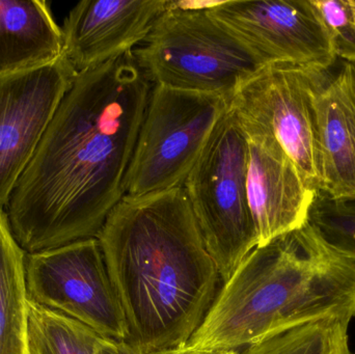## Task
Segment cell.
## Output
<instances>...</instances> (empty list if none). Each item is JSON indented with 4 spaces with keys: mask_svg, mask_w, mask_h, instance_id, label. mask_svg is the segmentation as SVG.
I'll return each instance as SVG.
<instances>
[{
    "mask_svg": "<svg viewBox=\"0 0 355 354\" xmlns=\"http://www.w3.org/2000/svg\"><path fill=\"white\" fill-rule=\"evenodd\" d=\"M152 87L133 51L77 73L6 206L25 253L97 238L126 195Z\"/></svg>",
    "mask_w": 355,
    "mask_h": 354,
    "instance_id": "1",
    "label": "cell"
},
{
    "mask_svg": "<svg viewBox=\"0 0 355 354\" xmlns=\"http://www.w3.org/2000/svg\"><path fill=\"white\" fill-rule=\"evenodd\" d=\"M97 239L124 313L125 342L141 354L184 348L221 281L183 186L125 195Z\"/></svg>",
    "mask_w": 355,
    "mask_h": 354,
    "instance_id": "2",
    "label": "cell"
},
{
    "mask_svg": "<svg viewBox=\"0 0 355 354\" xmlns=\"http://www.w3.org/2000/svg\"><path fill=\"white\" fill-rule=\"evenodd\" d=\"M354 317L355 262L306 224L242 260L185 348L238 351L294 326Z\"/></svg>",
    "mask_w": 355,
    "mask_h": 354,
    "instance_id": "3",
    "label": "cell"
},
{
    "mask_svg": "<svg viewBox=\"0 0 355 354\" xmlns=\"http://www.w3.org/2000/svg\"><path fill=\"white\" fill-rule=\"evenodd\" d=\"M133 54L152 85L229 100L267 67L206 6L175 1Z\"/></svg>",
    "mask_w": 355,
    "mask_h": 354,
    "instance_id": "4",
    "label": "cell"
},
{
    "mask_svg": "<svg viewBox=\"0 0 355 354\" xmlns=\"http://www.w3.org/2000/svg\"><path fill=\"white\" fill-rule=\"evenodd\" d=\"M248 136L229 107L183 184L221 284L258 247L248 202Z\"/></svg>",
    "mask_w": 355,
    "mask_h": 354,
    "instance_id": "5",
    "label": "cell"
},
{
    "mask_svg": "<svg viewBox=\"0 0 355 354\" xmlns=\"http://www.w3.org/2000/svg\"><path fill=\"white\" fill-rule=\"evenodd\" d=\"M230 102L153 85L125 181L126 195L183 186Z\"/></svg>",
    "mask_w": 355,
    "mask_h": 354,
    "instance_id": "6",
    "label": "cell"
},
{
    "mask_svg": "<svg viewBox=\"0 0 355 354\" xmlns=\"http://www.w3.org/2000/svg\"><path fill=\"white\" fill-rule=\"evenodd\" d=\"M31 301L69 316L110 340L125 342L124 313L97 238L25 253Z\"/></svg>",
    "mask_w": 355,
    "mask_h": 354,
    "instance_id": "7",
    "label": "cell"
},
{
    "mask_svg": "<svg viewBox=\"0 0 355 354\" xmlns=\"http://www.w3.org/2000/svg\"><path fill=\"white\" fill-rule=\"evenodd\" d=\"M329 78V70L272 64L254 75L230 102L240 120L266 129L277 139L317 191L314 101Z\"/></svg>",
    "mask_w": 355,
    "mask_h": 354,
    "instance_id": "8",
    "label": "cell"
},
{
    "mask_svg": "<svg viewBox=\"0 0 355 354\" xmlns=\"http://www.w3.org/2000/svg\"><path fill=\"white\" fill-rule=\"evenodd\" d=\"M266 66L329 70L337 55L312 0H232L206 6Z\"/></svg>",
    "mask_w": 355,
    "mask_h": 354,
    "instance_id": "9",
    "label": "cell"
},
{
    "mask_svg": "<svg viewBox=\"0 0 355 354\" xmlns=\"http://www.w3.org/2000/svg\"><path fill=\"white\" fill-rule=\"evenodd\" d=\"M77 71L64 54L0 76V207L6 209Z\"/></svg>",
    "mask_w": 355,
    "mask_h": 354,
    "instance_id": "10",
    "label": "cell"
},
{
    "mask_svg": "<svg viewBox=\"0 0 355 354\" xmlns=\"http://www.w3.org/2000/svg\"><path fill=\"white\" fill-rule=\"evenodd\" d=\"M238 120L248 136V202L258 247H263L306 226L318 191L309 186L295 162L269 131Z\"/></svg>",
    "mask_w": 355,
    "mask_h": 354,
    "instance_id": "11",
    "label": "cell"
},
{
    "mask_svg": "<svg viewBox=\"0 0 355 354\" xmlns=\"http://www.w3.org/2000/svg\"><path fill=\"white\" fill-rule=\"evenodd\" d=\"M168 0H83L62 25L64 54L77 73L101 66L139 47Z\"/></svg>",
    "mask_w": 355,
    "mask_h": 354,
    "instance_id": "12",
    "label": "cell"
},
{
    "mask_svg": "<svg viewBox=\"0 0 355 354\" xmlns=\"http://www.w3.org/2000/svg\"><path fill=\"white\" fill-rule=\"evenodd\" d=\"M318 193L355 197V64L344 62L314 101Z\"/></svg>",
    "mask_w": 355,
    "mask_h": 354,
    "instance_id": "13",
    "label": "cell"
},
{
    "mask_svg": "<svg viewBox=\"0 0 355 354\" xmlns=\"http://www.w3.org/2000/svg\"><path fill=\"white\" fill-rule=\"evenodd\" d=\"M64 54L62 27L45 0H0V76Z\"/></svg>",
    "mask_w": 355,
    "mask_h": 354,
    "instance_id": "14",
    "label": "cell"
},
{
    "mask_svg": "<svg viewBox=\"0 0 355 354\" xmlns=\"http://www.w3.org/2000/svg\"><path fill=\"white\" fill-rule=\"evenodd\" d=\"M24 257L0 207V354H27Z\"/></svg>",
    "mask_w": 355,
    "mask_h": 354,
    "instance_id": "15",
    "label": "cell"
},
{
    "mask_svg": "<svg viewBox=\"0 0 355 354\" xmlns=\"http://www.w3.org/2000/svg\"><path fill=\"white\" fill-rule=\"evenodd\" d=\"M103 339L85 324L27 299V354H97Z\"/></svg>",
    "mask_w": 355,
    "mask_h": 354,
    "instance_id": "16",
    "label": "cell"
},
{
    "mask_svg": "<svg viewBox=\"0 0 355 354\" xmlns=\"http://www.w3.org/2000/svg\"><path fill=\"white\" fill-rule=\"evenodd\" d=\"M350 322L338 318L294 326L245 347L240 354H352Z\"/></svg>",
    "mask_w": 355,
    "mask_h": 354,
    "instance_id": "17",
    "label": "cell"
},
{
    "mask_svg": "<svg viewBox=\"0 0 355 354\" xmlns=\"http://www.w3.org/2000/svg\"><path fill=\"white\" fill-rule=\"evenodd\" d=\"M308 224L329 247L355 262V197L331 199L317 193Z\"/></svg>",
    "mask_w": 355,
    "mask_h": 354,
    "instance_id": "18",
    "label": "cell"
},
{
    "mask_svg": "<svg viewBox=\"0 0 355 354\" xmlns=\"http://www.w3.org/2000/svg\"><path fill=\"white\" fill-rule=\"evenodd\" d=\"M324 22L337 58L355 64V0H312Z\"/></svg>",
    "mask_w": 355,
    "mask_h": 354,
    "instance_id": "19",
    "label": "cell"
},
{
    "mask_svg": "<svg viewBox=\"0 0 355 354\" xmlns=\"http://www.w3.org/2000/svg\"><path fill=\"white\" fill-rule=\"evenodd\" d=\"M97 354H141L126 342H118L104 338Z\"/></svg>",
    "mask_w": 355,
    "mask_h": 354,
    "instance_id": "20",
    "label": "cell"
},
{
    "mask_svg": "<svg viewBox=\"0 0 355 354\" xmlns=\"http://www.w3.org/2000/svg\"><path fill=\"white\" fill-rule=\"evenodd\" d=\"M150 354H240L239 351H196L189 349H173V351H160V353Z\"/></svg>",
    "mask_w": 355,
    "mask_h": 354,
    "instance_id": "21",
    "label": "cell"
},
{
    "mask_svg": "<svg viewBox=\"0 0 355 354\" xmlns=\"http://www.w3.org/2000/svg\"><path fill=\"white\" fill-rule=\"evenodd\" d=\"M355 354V353H354Z\"/></svg>",
    "mask_w": 355,
    "mask_h": 354,
    "instance_id": "22",
    "label": "cell"
}]
</instances>
